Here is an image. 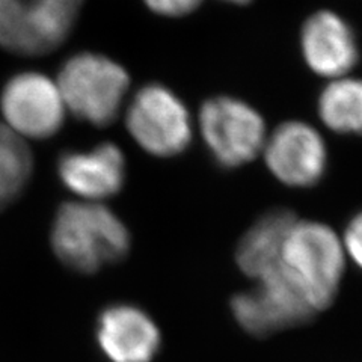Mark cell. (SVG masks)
Returning a JSON list of instances; mask_svg holds the SVG:
<instances>
[{"mask_svg":"<svg viewBox=\"0 0 362 362\" xmlns=\"http://www.w3.org/2000/svg\"><path fill=\"white\" fill-rule=\"evenodd\" d=\"M50 247L64 267L81 275H94L130 254L132 234L103 202L66 201L54 213Z\"/></svg>","mask_w":362,"mask_h":362,"instance_id":"obj_1","label":"cell"},{"mask_svg":"<svg viewBox=\"0 0 362 362\" xmlns=\"http://www.w3.org/2000/svg\"><path fill=\"white\" fill-rule=\"evenodd\" d=\"M346 263L341 235L331 225L298 218L282 245L276 272L315 314H320L335 303Z\"/></svg>","mask_w":362,"mask_h":362,"instance_id":"obj_2","label":"cell"},{"mask_svg":"<svg viewBox=\"0 0 362 362\" xmlns=\"http://www.w3.org/2000/svg\"><path fill=\"white\" fill-rule=\"evenodd\" d=\"M56 85L66 110L95 127H106L118 117L130 77L107 56L85 52L62 65Z\"/></svg>","mask_w":362,"mask_h":362,"instance_id":"obj_3","label":"cell"},{"mask_svg":"<svg viewBox=\"0 0 362 362\" xmlns=\"http://www.w3.org/2000/svg\"><path fill=\"white\" fill-rule=\"evenodd\" d=\"M199 132L214 160L223 168H239L263 153L267 139L264 119L245 101L213 97L201 106Z\"/></svg>","mask_w":362,"mask_h":362,"instance_id":"obj_4","label":"cell"},{"mask_svg":"<svg viewBox=\"0 0 362 362\" xmlns=\"http://www.w3.org/2000/svg\"><path fill=\"white\" fill-rule=\"evenodd\" d=\"M126 126L144 151L154 157H174L192 141L187 107L171 89L151 83L134 94L126 113Z\"/></svg>","mask_w":362,"mask_h":362,"instance_id":"obj_5","label":"cell"},{"mask_svg":"<svg viewBox=\"0 0 362 362\" xmlns=\"http://www.w3.org/2000/svg\"><path fill=\"white\" fill-rule=\"evenodd\" d=\"M230 310L240 329L255 338L310 323L317 315L276 270L254 281L251 288L235 293Z\"/></svg>","mask_w":362,"mask_h":362,"instance_id":"obj_6","label":"cell"},{"mask_svg":"<svg viewBox=\"0 0 362 362\" xmlns=\"http://www.w3.org/2000/svg\"><path fill=\"white\" fill-rule=\"evenodd\" d=\"M5 124L29 139H47L61 130L66 107L52 78L25 71L9 78L0 95Z\"/></svg>","mask_w":362,"mask_h":362,"instance_id":"obj_7","label":"cell"},{"mask_svg":"<svg viewBox=\"0 0 362 362\" xmlns=\"http://www.w3.org/2000/svg\"><path fill=\"white\" fill-rule=\"evenodd\" d=\"M263 156L272 175L288 187H313L326 174V144L307 122H282L267 136Z\"/></svg>","mask_w":362,"mask_h":362,"instance_id":"obj_8","label":"cell"},{"mask_svg":"<svg viewBox=\"0 0 362 362\" xmlns=\"http://www.w3.org/2000/svg\"><path fill=\"white\" fill-rule=\"evenodd\" d=\"M95 339L109 362H153L163 337L157 322L134 303H110L100 311Z\"/></svg>","mask_w":362,"mask_h":362,"instance_id":"obj_9","label":"cell"},{"mask_svg":"<svg viewBox=\"0 0 362 362\" xmlns=\"http://www.w3.org/2000/svg\"><path fill=\"white\" fill-rule=\"evenodd\" d=\"M56 169L62 185L81 201L101 202L118 195L126 183V157L112 142L89 151H66Z\"/></svg>","mask_w":362,"mask_h":362,"instance_id":"obj_10","label":"cell"},{"mask_svg":"<svg viewBox=\"0 0 362 362\" xmlns=\"http://www.w3.org/2000/svg\"><path fill=\"white\" fill-rule=\"evenodd\" d=\"M300 45L305 62L323 77H344L356 65L359 52L349 23L332 11H317L303 23Z\"/></svg>","mask_w":362,"mask_h":362,"instance_id":"obj_11","label":"cell"},{"mask_svg":"<svg viewBox=\"0 0 362 362\" xmlns=\"http://www.w3.org/2000/svg\"><path fill=\"white\" fill-rule=\"evenodd\" d=\"M296 214L287 209H274L259 216L237 243L235 264L249 279L258 281L274 274L286 237Z\"/></svg>","mask_w":362,"mask_h":362,"instance_id":"obj_12","label":"cell"},{"mask_svg":"<svg viewBox=\"0 0 362 362\" xmlns=\"http://www.w3.org/2000/svg\"><path fill=\"white\" fill-rule=\"evenodd\" d=\"M85 0H37L30 25L29 54L56 50L70 37Z\"/></svg>","mask_w":362,"mask_h":362,"instance_id":"obj_13","label":"cell"},{"mask_svg":"<svg viewBox=\"0 0 362 362\" xmlns=\"http://www.w3.org/2000/svg\"><path fill=\"white\" fill-rule=\"evenodd\" d=\"M319 115L326 127L343 134H362V81L338 77L319 97Z\"/></svg>","mask_w":362,"mask_h":362,"instance_id":"obj_14","label":"cell"},{"mask_svg":"<svg viewBox=\"0 0 362 362\" xmlns=\"http://www.w3.org/2000/svg\"><path fill=\"white\" fill-rule=\"evenodd\" d=\"M32 174L33 154L26 139L0 122V209L23 195Z\"/></svg>","mask_w":362,"mask_h":362,"instance_id":"obj_15","label":"cell"},{"mask_svg":"<svg viewBox=\"0 0 362 362\" xmlns=\"http://www.w3.org/2000/svg\"><path fill=\"white\" fill-rule=\"evenodd\" d=\"M33 11L35 0H0V47L29 54Z\"/></svg>","mask_w":362,"mask_h":362,"instance_id":"obj_16","label":"cell"},{"mask_svg":"<svg viewBox=\"0 0 362 362\" xmlns=\"http://www.w3.org/2000/svg\"><path fill=\"white\" fill-rule=\"evenodd\" d=\"M346 257L362 270V210L354 214L341 234Z\"/></svg>","mask_w":362,"mask_h":362,"instance_id":"obj_17","label":"cell"},{"mask_svg":"<svg viewBox=\"0 0 362 362\" xmlns=\"http://www.w3.org/2000/svg\"><path fill=\"white\" fill-rule=\"evenodd\" d=\"M144 2L158 16L183 17L194 13L202 0H144Z\"/></svg>","mask_w":362,"mask_h":362,"instance_id":"obj_18","label":"cell"},{"mask_svg":"<svg viewBox=\"0 0 362 362\" xmlns=\"http://www.w3.org/2000/svg\"><path fill=\"white\" fill-rule=\"evenodd\" d=\"M226 2L237 4V5H245V4H247V2H251V0H226Z\"/></svg>","mask_w":362,"mask_h":362,"instance_id":"obj_19","label":"cell"}]
</instances>
